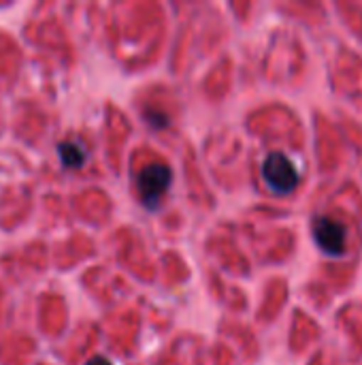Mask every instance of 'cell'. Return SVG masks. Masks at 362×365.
Here are the masks:
<instances>
[{
	"label": "cell",
	"mask_w": 362,
	"mask_h": 365,
	"mask_svg": "<svg viewBox=\"0 0 362 365\" xmlns=\"http://www.w3.org/2000/svg\"><path fill=\"white\" fill-rule=\"evenodd\" d=\"M262 178L269 184V188L277 195H288L297 188L299 184V171L294 167V163L282 154V152H273L265 158L262 163Z\"/></svg>",
	"instance_id": "obj_1"
},
{
	"label": "cell",
	"mask_w": 362,
	"mask_h": 365,
	"mask_svg": "<svg viewBox=\"0 0 362 365\" xmlns=\"http://www.w3.org/2000/svg\"><path fill=\"white\" fill-rule=\"evenodd\" d=\"M171 180H173V175L166 165H162V163L147 165L137 178V188H139L141 201L147 207H156L160 203L162 195L169 190Z\"/></svg>",
	"instance_id": "obj_2"
},
{
	"label": "cell",
	"mask_w": 362,
	"mask_h": 365,
	"mask_svg": "<svg viewBox=\"0 0 362 365\" xmlns=\"http://www.w3.org/2000/svg\"><path fill=\"white\" fill-rule=\"evenodd\" d=\"M316 246L329 257H344L346 252V227L329 216H320L312 225Z\"/></svg>",
	"instance_id": "obj_3"
},
{
	"label": "cell",
	"mask_w": 362,
	"mask_h": 365,
	"mask_svg": "<svg viewBox=\"0 0 362 365\" xmlns=\"http://www.w3.org/2000/svg\"><path fill=\"white\" fill-rule=\"evenodd\" d=\"M60 158H62V163L66 167L77 169V167H81L85 163V152L77 143H62L60 145Z\"/></svg>",
	"instance_id": "obj_4"
},
{
	"label": "cell",
	"mask_w": 362,
	"mask_h": 365,
	"mask_svg": "<svg viewBox=\"0 0 362 365\" xmlns=\"http://www.w3.org/2000/svg\"><path fill=\"white\" fill-rule=\"evenodd\" d=\"M85 365H111V361L107 357H94V359H90Z\"/></svg>",
	"instance_id": "obj_5"
}]
</instances>
